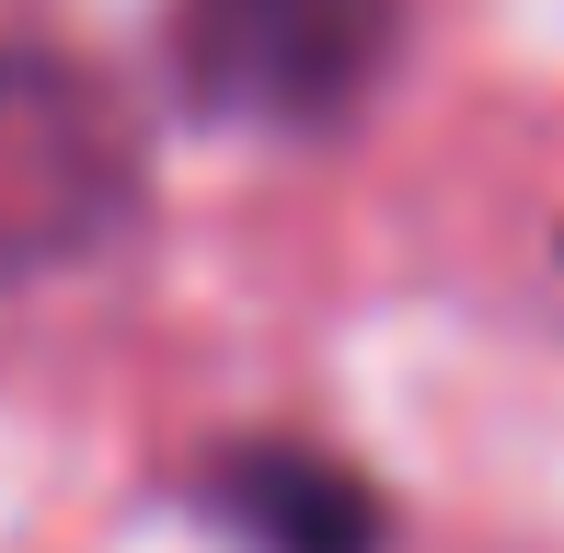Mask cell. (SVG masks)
Wrapping results in <instances>:
<instances>
[{
	"instance_id": "6da1fadb",
	"label": "cell",
	"mask_w": 564,
	"mask_h": 553,
	"mask_svg": "<svg viewBox=\"0 0 564 553\" xmlns=\"http://www.w3.org/2000/svg\"><path fill=\"white\" fill-rule=\"evenodd\" d=\"M173 58L219 116L323 128L392 58V0H173Z\"/></svg>"
},
{
	"instance_id": "7a4b0ae2",
	"label": "cell",
	"mask_w": 564,
	"mask_h": 553,
	"mask_svg": "<svg viewBox=\"0 0 564 553\" xmlns=\"http://www.w3.org/2000/svg\"><path fill=\"white\" fill-rule=\"evenodd\" d=\"M105 185H116V150L93 139L82 93L35 58H0V265L82 242Z\"/></svg>"
},
{
	"instance_id": "3957f363",
	"label": "cell",
	"mask_w": 564,
	"mask_h": 553,
	"mask_svg": "<svg viewBox=\"0 0 564 553\" xmlns=\"http://www.w3.org/2000/svg\"><path fill=\"white\" fill-rule=\"evenodd\" d=\"M219 496L265 553H369V496L312 449H242Z\"/></svg>"
}]
</instances>
